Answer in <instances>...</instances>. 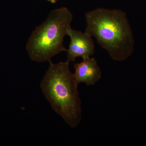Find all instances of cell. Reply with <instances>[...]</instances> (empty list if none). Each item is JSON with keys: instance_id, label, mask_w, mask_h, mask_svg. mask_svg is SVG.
Instances as JSON below:
<instances>
[{"instance_id": "obj_1", "label": "cell", "mask_w": 146, "mask_h": 146, "mask_svg": "<svg viewBox=\"0 0 146 146\" xmlns=\"http://www.w3.org/2000/svg\"><path fill=\"white\" fill-rule=\"evenodd\" d=\"M87 33L95 37L112 60L122 62L133 50L132 31L126 13L119 9L98 8L85 14Z\"/></svg>"}, {"instance_id": "obj_2", "label": "cell", "mask_w": 146, "mask_h": 146, "mask_svg": "<svg viewBox=\"0 0 146 146\" xmlns=\"http://www.w3.org/2000/svg\"><path fill=\"white\" fill-rule=\"evenodd\" d=\"M50 65L40 83V88L52 108L72 128L76 127L82 118L81 100L70 61Z\"/></svg>"}, {"instance_id": "obj_3", "label": "cell", "mask_w": 146, "mask_h": 146, "mask_svg": "<svg viewBox=\"0 0 146 146\" xmlns=\"http://www.w3.org/2000/svg\"><path fill=\"white\" fill-rule=\"evenodd\" d=\"M73 18L66 7L52 11L46 19L32 32L27 42L26 50L30 59L37 63L49 62L53 56L67 51L63 41Z\"/></svg>"}, {"instance_id": "obj_4", "label": "cell", "mask_w": 146, "mask_h": 146, "mask_svg": "<svg viewBox=\"0 0 146 146\" xmlns=\"http://www.w3.org/2000/svg\"><path fill=\"white\" fill-rule=\"evenodd\" d=\"M67 35L70 36V42L67 52L68 60L74 61L78 57L82 59L90 57L95 52V45L92 36L86 32H82L69 29Z\"/></svg>"}, {"instance_id": "obj_5", "label": "cell", "mask_w": 146, "mask_h": 146, "mask_svg": "<svg viewBox=\"0 0 146 146\" xmlns=\"http://www.w3.org/2000/svg\"><path fill=\"white\" fill-rule=\"evenodd\" d=\"M74 68V77L78 84L83 83L88 86H93L101 78V70L95 58L83 59L80 63H76Z\"/></svg>"}, {"instance_id": "obj_6", "label": "cell", "mask_w": 146, "mask_h": 146, "mask_svg": "<svg viewBox=\"0 0 146 146\" xmlns=\"http://www.w3.org/2000/svg\"><path fill=\"white\" fill-rule=\"evenodd\" d=\"M48 1L52 3H54L56 2L58 0H48Z\"/></svg>"}]
</instances>
